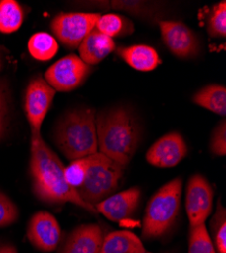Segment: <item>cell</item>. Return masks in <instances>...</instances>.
Listing matches in <instances>:
<instances>
[{
	"label": "cell",
	"instance_id": "cell-1",
	"mask_svg": "<svg viewBox=\"0 0 226 253\" xmlns=\"http://www.w3.org/2000/svg\"><path fill=\"white\" fill-rule=\"evenodd\" d=\"M64 168L62 161L50 149L41 134H32L30 175L37 199L50 205L71 203L92 214L97 213L94 207L82 201L67 183Z\"/></svg>",
	"mask_w": 226,
	"mask_h": 253
},
{
	"label": "cell",
	"instance_id": "cell-2",
	"mask_svg": "<svg viewBox=\"0 0 226 253\" xmlns=\"http://www.w3.org/2000/svg\"><path fill=\"white\" fill-rule=\"evenodd\" d=\"M96 135L98 152L125 168L137 150L140 129L129 110L115 108L96 116Z\"/></svg>",
	"mask_w": 226,
	"mask_h": 253
},
{
	"label": "cell",
	"instance_id": "cell-3",
	"mask_svg": "<svg viewBox=\"0 0 226 253\" xmlns=\"http://www.w3.org/2000/svg\"><path fill=\"white\" fill-rule=\"evenodd\" d=\"M54 140L71 161L98 152L95 111L79 109L67 113L56 126Z\"/></svg>",
	"mask_w": 226,
	"mask_h": 253
},
{
	"label": "cell",
	"instance_id": "cell-4",
	"mask_svg": "<svg viewBox=\"0 0 226 253\" xmlns=\"http://www.w3.org/2000/svg\"><path fill=\"white\" fill-rule=\"evenodd\" d=\"M181 191L182 180L175 178L152 196L143 219V239H159L172 230L181 211Z\"/></svg>",
	"mask_w": 226,
	"mask_h": 253
},
{
	"label": "cell",
	"instance_id": "cell-5",
	"mask_svg": "<svg viewBox=\"0 0 226 253\" xmlns=\"http://www.w3.org/2000/svg\"><path fill=\"white\" fill-rule=\"evenodd\" d=\"M87 175L76 192L82 201L95 208L98 203L116 192L124 173V167L99 152L87 157Z\"/></svg>",
	"mask_w": 226,
	"mask_h": 253
},
{
	"label": "cell",
	"instance_id": "cell-6",
	"mask_svg": "<svg viewBox=\"0 0 226 253\" xmlns=\"http://www.w3.org/2000/svg\"><path fill=\"white\" fill-rule=\"evenodd\" d=\"M99 17L96 12H62L53 18L51 30L64 46L75 49L95 29Z\"/></svg>",
	"mask_w": 226,
	"mask_h": 253
},
{
	"label": "cell",
	"instance_id": "cell-7",
	"mask_svg": "<svg viewBox=\"0 0 226 253\" xmlns=\"http://www.w3.org/2000/svg\"><path fill=\"white\" fill-rule=\"evenodd\" d=\"M90 73V65L76 55H68L58 60L46 71L45 80L56 91L68 92L80 86Z\"/></svg>",
	"mask_w": 226,
	"mask_h": 253
},
{
	"label": "cell",
	"instance_id": "cell-8",
	"mask_svg": "<svg viewBox=\"0 0 226 253\" xmlns=\"http://www.w3.org/2000/svg\"><path fill=\"white\" fill-rule=\"evenodd\" d=\"M56 90L42 77L33 78L25 94V113L32 134H41V126L51 108Z\"/></svg>",
	"mask_w": 226,
	"mask_h": 253
},
{
	"label": "cell",
	"instance_id": "cell-9",
	"mask_svg": "<svg viewBox=\"0 0 226 253\" xmlns=\"http://www.w3.org/2000/svg\"><path fill=\"white\" fill-rule=\"evenodd\" d=\"M213 197V188L204 176L195 174L190 178L186 192V211L190 226L205 224L212 212Z\"/></svg>",
	"mask_w": 226,
	"mask_h": 253
},
{
	"label": "cell",
	"instance_id": "cell-10",
	"mask_svg": "<svg viewBox=\"0 0 226 253\" xmlns=\"http://www.w3.org/2000/svg\"><path fill=\"white\" fill-rule=\"evenodd\" d=\"M163 43L180 59L195 58L200 52V42L196 34L178 20H161L159 23Z\"/></svg>",
	"mask_w": 226,
	"mask_h": 253
},
{
	"label": "cell",
	"instance_id": "cell-11",
	"mask_svg": "<svg viewBox=\"0 0 226 253\" xmlns=\"http://www.w3.org/2000/svg\"><path fill=\"white\" fill-rule=\"evenodd\" d=\"M27 235L30 242L39 250L54 251L61 241L60 225L53 215L48 212H38L30 220Z\"/></svg>",
	"mask_w": 226,
	"mask_h": 253
},
{
	"label": "cell",
	"instance_id": "cell-12",
	"mask_svg": "<svg viewBox=\"0 0 226 253\" xmlns=\"http://www.w3.org/2000/svg\"><path fill=\"white\" fill-rule=\"evenodd\" d=\"M188 153V147L181 134L171 132L158 139L146 153V160L153 166L169 168L178 165Z\"/></svg>",
	"mask_w": 226,
	"mask_h": 253
},
{
	"label": "cell",
	"instance_id": "cell-13",
	"mask_svg": "<svg viewBox=\"0 0 226 253\" xmlns=\"http://www.w3.org/2000/svg\"><path fill=\"white\" fill-rule=\"evenodd\" d=\"M141 189L131 187L126 191L112 195L95 206L96 212L113 222H122L130 219L140 205Z\"/></svg>",
	"mask_w": 226,
	"mask_h": 253
},
{
	"label": "cell",
	"instance_id": "cell-14",
	"mask_svg": "<svg viewBox=\"0 0 226 253\" xmlns=\"http://www.w3.org/2000/svg\"><path fill=\"white\" fill-rule=\"evenodd\" d=\"M102 241L104 233L98 225H80L66 237L58 253H98Z\"/></svg>",
	"mask_w": 226,
	"mask_h": 253
},
{
	"label": "cell",
	"instance_id": "cell-15",
	"mask_svg": "<svg viewBox=\"0 0 226 253\" xmlns=\"http://www.w3.org/2000/svg\"><path fill=\"white\" fill-rule=\"evenodd\" d=\"M115 48L113 39L93 29L78 47L79 58L88 65H96L107 58Z\"/></svg>",
	"mask_w": 226,
	"mask_h": 253
},
{
	"label": "cell",
	"instance_id": "cell-16",
	"mask_svg": "<svg viewBox=\"0 0 226 253\" xmlns=\"http://www.w3.org/2000/svg\"><path fill=\"white\" fill-rule=\"evenodd\" d=\"M117 53L130 67L138 71H152L161 63L156 50L147 45L120 47Z\"/></svg>",
	"mask_w": 226,
	"mask_h": 253
},
{
	"label": "cell",
	"instance_id": "cell-17",
	"mask_svg": "<svg viewBox=\"0 0 226 253\" xmlns=\"http://www.w3.org/2000/svg\"><path fill=\"white\" fill-rule=\"evenodd\" d=\"M98 253H148L141 239L130 231H115L104 237Z\"/></svg>",
	"mask_w": 226,
	"mask_h": 253
},
{
	"label": "cell",
	"instance_id": "cell-18",
	"mask_svg": "<svg viewBox=\"0 0 226 253\" xmlns=\"http://www.w3.org/2000/svg\"><path fill=\"white\" fill-rule=\"evenodd\" d=\"M193 102L221 117L226 115V88L221 84H209L193 95Z\"/></svg>",
	"mask_w": 226,
	"mask_h": 253
},
{
	"label": "cell",
	"instance_id": "cell-19",
	"mask_svg": "<svg viewBox=\"0 0 226 253\" xmlns=\"http://www.w3.org/2000/svg\"><path fill=\"white\" fill-rule=\"evenodd\" d=\"M95 29L111 39L126 37L134 32V25L131 20L125 16L116 13H107L100 15Z\"/></svg>",
	"mask_w": 226,
	"mask_h": 253
},
{
	"label": "cell",
	"instance_id": "cell-20",
	"mask_svg": "<svg viewBox=\"0 0 226 253\" xmlns=\"http://www.w3.org/2000/svg\"><path fill=\"white\" fill-rule=\"evenodd\" d=\"M24 10L14 0L0 1V33L11 34L22 27Z\"/></svg>",
	"mask_w": 226,
	"mask_h": 253
},
{
	"label": "cell",
	"instance_id": "cell-21",
	"mask_svg": "<svg viewBox=\"0 0 226 253\" xmlns=\"http://www.w3.org/2000/svg\"><path fill=\"white\" fill-rule=\"evenodd\" d=\"M29 52L38 61H49L58 52L59 45L56 39L47 33H37L33 35L28 44Z\"/></svg>",
	"mask_w": 226,
	"mask_h": 253
},
{
	"label": "cell",
	"instance_id": "cell-22",
	"mask_svg": "<svg viewBox=\"0 0 226 253\" xmlns=\"http://www.w3.org/2000/svg\"><path fill=\"white\" fill-rule=\"evenodd\" d=\"M210 231L216 253H226V211L220 199L217 201L216 211L210 220Z\"/></svg>",
	"mask_w": 226,
	"mask_h": 253
},
{
	"label": "cell",
	"instance_id": "cell-23",
	"mask_svg": "<svg viewBox=\"0 0 226 253\" xmlns=\"http://www.w3.org/2000/svg\"><path fill=\"white\" fill-rule=\"evenodd\" d=\"M188 253H216L205 224L190 226Z\"/></svg>",
	"mask_w": 226,
	"mask_h": 253
},
{
	"label": "cell",
	"instance_id": "cell-24",
	"mask_svg": "<svg viewBox=\"0 0 226 253\" xmlns=\"http://www.w3.org/2000/svg\"><path fill=\"white\" fill-rule=\"evenodd\" d=\"M207 31L212 38H225L226 36V3L221 1L216 4L207 22Z\"/></svg>",
	"mask_w": 226,
	"mask_h": 253
},
{
	"label": "cell",
	"instance_id": "cell-25",
	"mask_svg": "<svg viewBox=\"0 0 226 253\" xmlns=\"http://www.w3.org/2000/svg\"><path fill=\"white\" fill-rule=\"evenodd\" d=\"M108 3L113 9L126 11L140 17H150L156 12V5L146 1H112Z\"/></svg>",
	"mask_w": 226,
	"mask_h": 253
},
{
	"label": "cell",
	"instance_id": "cell-26",
	"mask_svg": "<svg viewBox=\"0 0 226 253\" xmlns=\"http://www.w3.org/2000/svg\"><path fill=\"white\" fill-rule=\"evenodd\" d=\"M88 168V160L86 158H80L72 160L71 163L64 168V176L67 183L76 189L84 183Z\"/></svg>",
	"mask_w": 226,
	"mask_h": 253
},
{
	"label": "cell",
	"instance_id": "cell-27",
	"mask_svg": "<svg viewBox=\"0 0 226 253\" xmlns=\"http://www.w3.org/2000/svg\"><path fill=\"white\" fill-rule=\"evenodd\" d=\"M10 91L8 82L5 78L0 79V141L6 134L9 116Z\"/></svg>",
	"mask_w": 226,
	"mask_h": 253
},
{
	"label": "cell",
	"instance_id": "cell-28",
	"mask_svg": "<svg viewBox=\"0 0 226 253\" xmlns=\"http://www.w3.org/2000/svg\"><path fill=\"white\" fill-rule=\"evenodd\" d=\"M18 218V210L13 202L0 192V227L13 224Z\"/></svg>",
	"mask_w": 226,
	"mask_h": 253
},
{
	"label": "cell",
	"instance_id": "cell-29",
	"mask_svg": "<svg viewBox=\"0 0 226 253\" xmlns=\"http://www.w3.org/2000/svg\"><path fill=\"white\" fill-rule=\"evenodd\" d=\"M210 150L214 155L224 156L226 154V123L223 119L213 130L210 140Z\"/></svg>",
	"mask_w": 226,
	"mask_h": 253
},
{
	"label": "cell",
	"instance_id": "cell-30",
	"mask_svg": "<svg viewBox=\"0 0 226 253\" xmlns=\"http://www.w3.org/2000/svg\"><path fill=\"white\" fill-rule=\"evenodd\" d=\"M0 253H17V250L11 244H1L0 245Z\"/></svg>",
	"mask_w": 226,
	"mask_h": 253
},
{
	"label": "cell",
	"instance_id": "cell-31",
	"mask_svg": "<svg viewBox=\"0 0 226 253\" xmlns=\"http://www.w3.org/2000/svg\"><path fill=\"white\" fill-rule=\"evenodd\" d=\"M2 69V58H1V55H0V71H1Z\"/></svg>",
	"mask_w": 226,
	"mask_h": 253
}]
</instances>
